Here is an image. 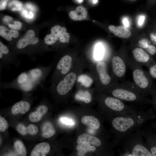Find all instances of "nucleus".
<instances>
[{
  "label": "nucleus",
  "mask_w": 156,
  "mask_h": 156,
  "mask_svg": "<svg viewBox=\"0 0 156 156\" xmlns=\"http://www.w3.org/2000/svg\"><path fill=\"white\" fill-rule=\"evenodd\" d=\"M155 116L152 110L148 109L114 117L111 124L115 135L114 144H120L127 136L140 128L147 121Z\"/></svg>",
  "instance_id": "1"
},
{
  "label": "nucleus",
  "mask_w": 156,
  "mask_h": 156,
  "mask_svg": "<svg viewBox=\"0 0 156 156\" xmlns=\"http://www.w3.org/2000/svg\"><path fill=\"white\" fill-rule=\"evenodd\" d=\"M55 65V62L48 66H39L20 74L9 82H1L3 88H16L24 92H29L38 87H43L45 80Z\"/></svg>",
  "instance_id": "2"
},
{
  "label": "nucleus",
  "mask_w": 156,
  "mask_h": 156,
  "mask_svg": "<svg viewBox=\"0 0 156 156\" xmlns=\"http://www.w3.org/2000/svg\"><path fill=\"white\" fill-rule=\"evenodd\" d=\"M102 92L117 98L124 102L131 103L141 105L151 102L140 92L133 82L129 81L115 83Z\"/></svg>",
  "instance_id": "3"
},
{
  "label": "nucleus",
  "mask_w": 156,
  "mask_h": 156,
  "mask_svg": "<svg viewBox=\"0 0 156 156\" xmlns=\"http://www.w3.org/2000/svg\"><path fill=\"white\" fill-rule=\"evenodd\" d=\"M107 64L103 60L90 61L88 64L95 88L99 92H102L114 83L118 82L109 73Z\"/></svg>",
  "instance_id": "4"
},
{
  "label": "nucleus",
  "mask_w": 156,
  "mask_h": 156,
  "mask_svg": "<svg viewBox=\"0 0 156 156\" xmlns=\"http://www.w3.org/2000/svg\"><path fill=\"white\" fill-rule=\"evenodd\" d=\"M143 137L140 128L127 136L121 142L123 152L119 155L153 156Z\"/></svg>",
  "instance_id": "5"
},
{
  "label": "nucleus",
  "mask_w": 156,
  "mask_h": 156,
  "mask_svg": "<svg viewBox=\"0 0 156 156\" xmlns=\"http://www.w3.org/2000/svg\"><path fill=\"white\" fill-rule=\"evenodd\" d=\"M83 57H78L72 70L50 88L55 90L57 94L63 96L68 94L73 89L79 76L88 65Z\"/></svg>",
  "instance_id": "6"
},
{
  "label": "nucleus",
  "mask_w": 156,
  "mask_h": 156,
  "mask_svg": "<svg viewBox=\"0 0 156 156\" xmlns=\"http://www.w3.org/2000/svg\"><path fill=\"white\" fill-rule=\"evenodd\" d=\"M128 66L132 72L133 83L144 96L151 92V83L150 75L136 62L133 58H128Z\"/></svg>",
  "instance_id": "7"
},
{
  "label": "nucleus",
  "mask_w": 156,
  "mask_h": 156,
  "mask_svg": "<svg viewBox=\"0 0 156 156\" xmlns=\"http://www.w3.org/2000/svg\"><path fill=\"white\" fill-rule=\"evenodd\" d=\"M100 94L101 104L110 110L114 114V117L134 113L139 110L133 106L125 103L117 98L107 95L104 93Z\"/></svg>",
  "instance_id": "8"
},
{
  "label": "nucleus",
  "mask_w": 156,
  "mask_h": 156,
  "mask_svg": "<svg viewBox=\"0 0 156 156\" xmlns=\"http://www.w3.org/2000/svg\"><path fill=\"white\" fill-rule=\"evenodd\" d=\"M78 58L66 54L55 61L54 68L50 80L51 85L55 84L70 72Z\"/></svg>",
  "instance_id": "9"
},
{
  "label": "nucleus",
  "mask_w": 156,
  "mask_h": 156,
  "mask_svg": "<svg viewBox=\"0 0 156 156\" xmlns=\"http://www.w3.org/2000/svg\"><path fill=\"white\" fill-rule=\"evenodd\" d=\"M128 58L125 56L116 54L110 59L111 75L118 81L122 80L125 76L128 66Z\"/></svg>",
  "instance_id": "10"
},
{
  "label": "nucleus",
  "mask_w": 156,
  "mask_h": 156,
  "mask_svg": "<svg viewBox=\"0 0 156 156\" xmlns=\"http://www.w3.org/2000/svg\"><path fill=\"white\" fill-rule=\"evenodd\" d=\"M66 28L61 27L59 25H56L51 29V33L46 36L44 42L47 45H52L55 44L57 41L60 43H68L70 40L69 34L66 32Z\"/></svg>",
  "instance_id": "11"
},
{
  "label": "nucleus",
  "mask_w": 156,
  "mask_h": 156,
  "mask_svg": "<svg viewBox=\"0 0 156 156\" xmlns=\"http://www.w3.org/2000/svg\"><path fill=\"white\" fill-rule=\"evenodd\" d=\"M132 52L133 59L139 65L148 66L151 65L150 56L145 50L139 47H136L132 50Z\"/></svg>",
  "instance_id": "12"
},
{
  "label": "nucleus",
  "mask_w": 156,
  "mask_h": 156,
  "mask_svg": "<svg viewBox=\"0 0 156 156\" xmlns=\"http://www.w3.org/2000/svg\"><path fill=\"white\" fill-rule=\"evenodd\" d=\"M34 31L31 29L28 30L24 36L18 40L16 44L17 50L25 48L29 44H37L38 43V38L35 37Z\"/></svg>",
  "instance_id": "13"
},
{
  "label": "nucleus",
  "mask_w": 156,
  "mask_h": 156,
  "mask_svg": "<svg viewBox=\"0 0 156 156\" xmlns=\"http://www.w3.org/2000/svg\"><path fill=\"white\" fill-rule=\"evenodd\" d=\"M9 48L4 51L0 52V66L7 69L9 68L11 64L19 66L20 64V60L13 55H9Z\"/></svg>",
  "instance_id": "14"
},
{
  "label": "nucleus",
  "mask_w": 156,
  "mask_h": 156,
  "mask_svg": "<svg viewBox=\"0 0 156 156\" xmlns=\"http://www.w3.org/2000/svg\"><path fill=\"white\" fill-rule=\"evenodd\" d=\"M77 142L78 144H90L97 147H99L102 145V142L99 138L87 133H83L79 135L78 137Z\"/></svg>",
  "instance_id": "15"
},
{
  "label": "nucleus",
  "mask_w": 156,
  "mask_h": 156,
  "mask_svg": "<svg viewBox=\"0 0 156 156\" xmlns=\"http://www.w3.org/2000/svg\"><path fill=\"white\" fill-rule=\"evenodd\" d=\"M50 150L49 144L46 142L39 143L36 144L31 151V156H45Z\"/></svg>",
  "instance_id": "16"
},
{
  "label": "nucleus",
  "mask_w": 156,
  "mask_h": 156,
  "mask_svg": "<svg viewBox=\"0 0 156 156\" xmlns=\"http://www.w3.org/2000/svg\"><path fill=\"white\" fill-rule=\"evenodd\" d=\"M16 129L17 132L22 135H25L28 134L34 135L38 131L37 127L33 124H30L26 127L22 123H19L16 125Z\"/></svg>",
  "instance_id": "17"
},
{
  "label": "nucleus",
  "mask_w": 156,
  "mask_h": 156,
  "mask_svg": "<svg viewBox=\"0 0 156 156\" xmlns=\"http://www.w3.org/2000/svg\"><path fill=\"white\" fill-rule=\"evenodd\" d=\"M30 105L27 101L22 100L14 104L11 108V112L13 115L18 114H24L29 110Z\"/></svg>",
  "instance_id": "18"
},
{
  "label": "nucleus",
  "mask_w": 156,
  "mask_h": 156,
  "mask_svg": "<svg viewBox=\"0 0 156 156\" xmlns=\"http://www.w3.org/2000/svg\"><path fill=\"white\" fill-rule=\"evenodd\" d=\"M108 29L111 32L118 37L127 38L131 35L130 31L125 27L119 26L116 27L113 25H110Z\"/></svg>",
  "instance_id": "19"
},
{
  "label": "nucleus",
  "mask_w": 156,
  "mask_h": 156,
  "mask_svg": "<svg viewBox=\"0 0 156 156\" xmlns=\"http://www.w3.org/2000/svg\"><path fill=\"white\" fill-rule=\"evenodd\" d=\"M69 15L70 18L74 21H81L86 18L87 11L83 6L79 5L77 7L75 10L70 11Z\"/></svg>",
  "instance_id": "20"
},
{
  "label": "nucleus",
  "mask_w": 156,
  "mask_h": 156,
  "mask_svg": "<svg viewBox=\"0 0 156 156\" xmlns=\"http://www.w3.org/2000/svg\"><path fill=\"white\" fill-rule=\"evenodd\" d=\"M48 110V108L47 106L43 104L40 105L37 107L36 111L29 114V119L33 122H38L40 120Z\"/></svg>",
  "instance_id": "21"
},
{
  "label": "nucleus",
  "mask_w": 156,
  "mask_h": 156,
  "mask_svg": "<svg viewBox=\"0 0 156 156\" xmlns=\"http://www.w3.org/2000/svg\"><path fill=\"white\" fill-rule=\"evenodd\" d=\"M81 122L88 127L94 129H98L101 126V123L98 119L92 116H86L81 119Z\"/></svg>",
  "instance_id": "22"
},
{
  "label": "nucleus",
  "mask_w": 156,
  "mask_h": 156,
  "mask_svg": "<svg viewBox=\"0 0 156 156\" xmlns=\"http://www.w3.org/2000/svg\"><path fill=\"white\" fill-rule=\"evenodd\" d=\"M56 132L55 128L50 122H44L41 127V136L45 138H51L54 135Z\"/></svg>",
  "instance_id": "23"
},
{
  "label": "nucleus",
  "mask_w": 156,
  "mask_h": 156,
  "mask_svg": "<svg viewBox=\"0 0 156 156\" xmlns=\"http://www.w3.org/2000/svg\"><path fill=\"white\" fill-rule=\"evenodd\" d=\"M77 151L79 153L85 154L88 152H93L96 150L95 146L88 144H78L76 146Z\"/></svg>",
  "instance_id": "24"
},
{
  "label": "nucleus",
  "mask_w": 156,
  "mask_h": 156,
  "mask_svg": "<svg viewBox=\"0 0 156 156\" xmlns=\"http://www.w3.org/2000/svg\"><path fill=\"white\" fill-rule=\"evenodd\" d=\"M14 148L18 155L25 156L27 155L26 148L21 141L17 140L15 142L14 144Z\"/></svg>",
  "instance_id": "25"
},
{
  "label": "nucleus",
  "mask_w": 156,
  "mask_h": 156,
  "mask_svg": "<svg viewBox=\"0 0 156 156\" xmlns=\"http://www.w3.org/2000/svg\"><path fill=\"white\" fill-rule=\"evenodd\" d=\"M104 50L103 46L100 44L96 46L94 51V58L95 60H104Z\"/></svg>",
  "instance_id": "26"
},
{
  "label": "nucleus",
  "mask_w": 156,
  "mask_h": 156,
  "mask_svg": "<svg viewBox=\"0 0 156 156\" xmlns=\"http://www.w3.org/2000/svg\"><path fill=\"white\" fill-rule=\"evenodd\" d=\"M8 30L5 27L0 26V35L8 41H11L12 40V37L7 31Z\"/></svg>",
  "instance_id": "27"
},
{
  "label": "nucleus",
  "mask_w": 156,
  "mask_h": 156,
  "mask_svg": "<svg viewBox=\"0 0 156 156\" xmlns=\"http://www.w3.org/2000/svg\"><path fill=\"white\" fill-rule=\"evenodd\" d=\"M9 127L8 123L5 118L0 116V131L1 132L5 131Z\"/></svg>",
  "instance_id": "28"
},
{
  "label": "nucleus",
  "mask_w": 156,
  "mask_h": 156,
  "mask_svg": "<svg viewBox=\"0 0 156 156\" xmlns=\"http://www.w3.org/2000/svg\"><path fill=\"white\" fill-rule=\"evenodd\" d=\"M150 44V42L147 39L142 38L138 41V47L145 50Z\"/></svg>",
  "instance_id": "29"
},
{
  "label": "nucleus",
  "mask_w": 156,
  "mask_h": 156,
  "mask_svg": "<svg viewBox=\"0 0 156 156\" xmlns=\"http://www.w3.org/2000/svg\"><path fill=\"white\" fill-rule=\"evenodd\" d=\"M22 24L20 21H13V24H9L8 26L10 28L15 30L20 29L22 27Z\"/></svg>",
  "instance_id": "30"
},
{
  "label": "nucleus",
  "mask_w": 156,
  "mask_h": 156,
  "mask_svg": "<svg viewBox=\"0 0 156 156\" xmlns=\"http://www.w3.org/2000/svg\"><path fill=\"white\" fill-rule=\"evenodd\" d=\"M149 73L151 77L156 79V63L153 64L149 66Z\"/></svg>",
  "instance_id": "31"
},
{
  "label": "nucleus",
  "mask_w": 156,
  "mask_h": 156,
  "mask_svg": "<svg viewBox=\"0 0 156 156\" xmlns=\"http://www.w3.org/2000/svg\"><path fill=\"white\" fill-rule=\"evenodd\" d=\"M145 50L151 55H154L156 54V47L150 44L148 45V47Z\"/></svg>",
  "instance_id": "32"
},
{
  "label": "nucleus",
  "mask_w": 156,
  "mask_h": 156,
  "mask_svg": "<svg viewBox=\"0 0 156 156\" xmlns=\"http://www.w3.org/2000/svg\"><path fill=\"white\" fill-rule=\"evenodd\" d=\"M8 33L12 37L14 38H17L19 36L18 32L14 29L10 30L9 31Z\"/></svg>",
  "instance_id": "33"
},
{
  "label": "nucleus",
  "mask_w": 156,
  "mask_h": 156,
  "mask_svg": "<svg viewBox=\"0 0 156 156\" xmlns=\"http://www.w3.org/2000/svg\"><path fill=\"white\" fill-rule=\"evenodd\" d=\"M145 16L144 15L140 16L138 18V23L140 26L142 25L144 22L145 19Z\"/></svg>",
  "instance_id": "34"
},
{
  "label": "nucleus",
  "mask_w": 156,
  "mask_h": 156,
  "mask_svg": "<svg viewBox=\"0 0 156 156\" xmlns=\"http://www.w3.org/2000/svg\"><path fill=\"white\" fill-rule=\"evenodd\" d=\"M12 20V18L8 16H5L3 18V22L6 23H9Z\"/></svg>",
  "instance_id": "35"
},
{
  "label": "nucleus",
  "mask_w": 156,
  "mask_h": 156,
  "mask_svg": "<svg viewBox=\"0 0 156 156\" xmlns=\"http://www.w3.org/2000/svg\"><path fill=\"white\" fill-rule=\"evenodd\" d=\"M149 150L153 156H156V146L150 148Z\"/></svg>",
  "instance_id": "36"
},
{
  "label": "nucleus",
  "mask_w": 156,
  "mask_h": 156,
  "mask_svg": "<svg viewBox=\"0 0 156 156\" xmlns=\"http://www.w3.org/2000/svg\"><path fill=\"white\" fill-rule=\"evenodd\" d=\"M150 37L151 41L156 45V35L151 33L150 34Z\"/></svg>",
  "instance_id": "37"
},
{
  "label": "nucleus",
  "mask_w": 156,
  "mask_h": 156,
  "mask_svg": "<svg viewBox=\"0 0 156 156\" xmlns=\"http://www.w3.org/2000/svg\"><path fill=\"white\" fill-rule=\"evenodd\" d=\"M6 0L1 1L0 2V10L3 9L5 8L6 5Z\"/></svg>",
  "instance_id": "38"
},
{
  "label": "nucleus",
  "mask_w": 156,
  "mask_h": 156,
  "mask_svg": "<svg viewBox=\"0 0 156 156\" xmlns=\"http://www.w3.org/2000/svg\"><path fill=\"white\" fill-rule=\"evenodd\" d=\"M61 121L64 123L66 124H71L72 123V122L70 120H69L67 118H63L61 119Z\"/></svg>",
  "instance_id": "39"
},
{
  "label": "nucleus",
  "mask_w": 156,
  "mask_h": 156,
  "mask_svg": "<svg viewBox=\"0 0 156 156\" xmlns=\"http://www.w3.org/2000/svg\"><path fill=\"white\" fill-rule=\"evenodd\" d=\"M153 104L155 107L156 109V93L153 92Z\"/></svg>",
  "instance_id": "40"
},
{
  "label": "nucleus",
  "mask_w": 156,
  "mask_h": 156,
  "mask_svg": "<svg viewBox=\"0 0 156 156\" xmlns=\"http://www.w3.org/2000/svg\"><path fill=\"white\" fill-rule=\"evenodd\" d=\"M123 23L126 27H128L129 26V22L127 18H124L123 20Z\"/></svg>",
  "instance_id": "41"
},
{
  "label": "nucleus",
  "mask_w": 156,
  "mask_h": 156,
  "mask_svg": "<svg viewBox=\"0 0 156 156\" xmlns=\"http://www.w3.org/2000/svg\"><path fill=\"white\" fill-rule=\"evenodd\" d=\"M33 13L31 12H30L29 14L27 15V17L28 18H31L33 17Z\"/></svg>",
  "instance_id": "42"
},
{
  "label": "nucleus",
  "mask_w": 156,
  "mask_h": 156,
  "mask_svg": "<svg viewBox=\"0 0 156 156\" xmlns=\"http://www.w3.org/2000/svg\"><path fill=\"white\" fill-rule=\"evenodd\" d=\"M78 3H81L83 1V0H75Z\"/></svg>",
  "instance_id": "43"
},
{
  "label": "nucleus",
  "mask_w": 156,
  "mask_h": 156,
  "mask_svg": "<svg viewBox=\"0 0 156 156\" xmlns=\"http://www.w3.org/2000/svg\"><path fill=\"white\" fill-rule=\"evenodd\" d=\"M92 1L95 4L97 2L98 0H92Z\"/></svg>",
  "instance_id": "44"
},
{
  "label": "nucleus",
  "mask_w": 156,
  "mask_h": 156,
  "mask_svg": "<svg viewBox=\"0 0 156 156\" xmlns=\"http://www.w3.org/2000/svg\"><path fill=\"white\" fill-rule=\"evenodd\" d=\"M154 126H155V127L156 129V124L154 125Z\"/></svg>",
  "instance_id": "45"
}]
</instances>
